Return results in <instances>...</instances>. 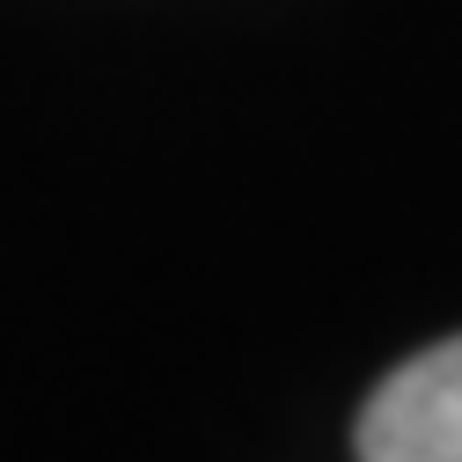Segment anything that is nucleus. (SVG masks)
Masks as SVG:
<instances>
[{
  "label": "nucleus",
  "instance_id": "obj_1",
  "mask_svg": "<svg viewBox=\"0 0 462 462\" xmlns=\"http://www.w3.org/2000/svg\"><path fill=\"white\" fill-rule=\"evenodd\" d=\"M360 462H462V337L403 360L367 396Z\"/></svg>",
  "mask_w": 462,
  "mask_h": 462
}]
</instances>
